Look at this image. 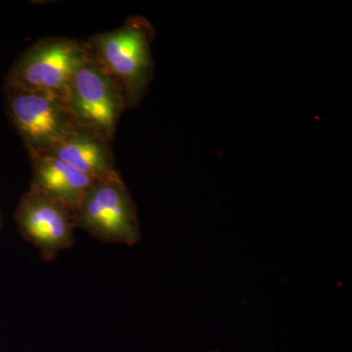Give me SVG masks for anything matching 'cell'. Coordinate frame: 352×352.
Returning a JSON list of instances; mask_svg holds the SVG:
<instances>
[{"label": "cell", "instance_id": "cell-1", "mask_svg": "<svg viewBox=\"0 0 352 352\" xmlns=\"http://www.w3.org/2000/svg\"><path fill=\"white\" fill-rule=\"evenodd\" d=\"M154 28L145 18L133 16L119 29L94 34L87 41L92 60L119 85L127 108L136 107L151 82V43Z\"/></svg>", "mask_w": 352, "mask_h": 352}, {"label": "cell", "instance_id": "cell-2", "mask_svg": "<svg viewBox=\"0 0 352 352\" xmlns=\"http://www.w3.org/2000/svg\"><path fill=\"white\" fill-rule=\"evenodd\" d=\"M88 56L87 43L66 38L41 39L14 62L4 89L43 92L65 99L74 76Z\"/></svg>", "mask_w": 352, "mask_h": 352}, {"label": "cell", "instance_id": "cell-3", "mask_svg": "<svg viewBox=\"0 0 352 352\" xmlns=\"http://www.w3.org/2000/svg\"><path fill=\"white\" fill-rule=\"evenodd\" d=\"M4 90L7 117L22 138L29 157L50 151L78 126L62 97Z\"/></svg>", "mask_w": 352, "mask_h": 352}, {"label": "cell", "instance_id": "cell-4", "mask_svg": "<svg viewBox=\"0 0 352 352\" xmlns=\"http://www.w3.org/2000/svg\"><path fill=\"white\" fill-rule=\"evenodd\" d=\"M74 222L104 242L133 245L140 237L135 205L122 177L96 180L76 208Z\"/></svg>", "mask_w": 352, "mask_h": 352}, {"label": "cell", "instance_id": "cell-5", "mask_svg": "<svg viewBox=\"0 0 352 352\" xmlns=\"http://www.w3.org/2000/svg\"><path fill=\"white\" fill-rule=\"evenodd\" d=\"M65 101L78 126L94 129L111 142L127 108L119 85L90 56L74 76Z\"/></svg>", "mask_w": 352, "mask_h": 352}, {"label": "cell", "instance_id": "cell-6", "mask_svg": "<svg viewBox=\"0 0 352 352\" xmlns=\"http://www.w3.org/2000/svg\"><path fill=\"white\" fill-rule=\"evenodd\" d=\"M18 230L27 242L41 252L46 261L74 245L73 212L58 201L29 189L15 210Z\"/></svg>", "mask_w": 352, "mask_h": 352}, {"label": "cell", "instance_id": "cell-7", "mask_svg": "<svg viewBox=\"0 0 352 352\" xmlns=\"http://www.w3.org/2000/svg\"><path fill=\"white\" fill-rule=\"evenodd\" d=\"M41 156L60 160L99 182L120 178L111 141L88 127L76 126L59 144Z\"/></svg>", "mask_w": 352, "mask_h": 352}, {"label": "cell", "instance_id": "cell-8", "mask_svg": "<svg viewBox=\"0 0 352 352\" xmlns=\"http://www.w3.org/2000/svg\"><path fill=\"white\" fill-rule=\"evenodd\" d=\"M30 188L50 197L75 214L88 189L96 180L69 164L47 156H32Z\"/></svg>", "mask_w": 352, "mask_h": 352}, {"label": "cell", "instance_id": "cell-9", "mask_svg": "<svg viewBox=\"0 0 352 352\" xmlns=\"http://www.w3.org/2000/svg\"><path fill=\"white\" fill-rule=\"evenodd\" d=\"M0 224H1V219H0Z\"/></svg>", "mask_w": 352, "mask_h": 352}]
</instances>
